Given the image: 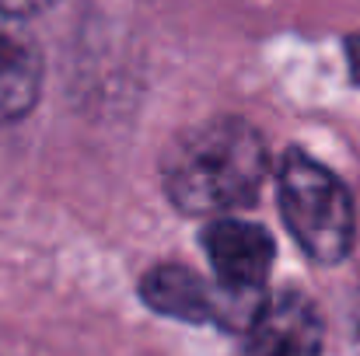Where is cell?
Returning a JSON list of instances; mask_svg holds the SVG:
<instances>
[{"instance_id": "cell-7", "label": "cell", "mask_w": 360, "mask_h": 356, "mask_svg": "<svg viewBox=\"0 0 360 356\" xmlns=\"http://www.w3.org/2000/svg\"><path fill=\"white\" fill-rule=\"evenodd\" d=\"M53 4H56V0H0L4 11H14V14H21V18L39 14V11H49Z\"/></svg>"}, {"instance_id": "cell-1", "label": "cell", "mask_w": 360, "mask_h": 356, "mask_svg": "<svg viewBox=\"0 0 360 356\" xmlns=\"http://www.w3.org/2000/svg\"><path fill=\"white\" fill-rule=\"evenodd\" d=\"M269 175L262 136L241 119H207L186 129L161 161L168 199L189 217H224L252 203Z\"/></svg>"}, {"instance_id": "cell-4", "label": "cell", "mask_w": 360, "mask_h": 356, "mask_svg": "<svg viewBox=\"0 0 360 356\" xmlns=\"http://www.w3.org/2000/svg\"><path fill=\"white\" fill-rule=\"evenodd\" d=\"M322 353V318L315 304L301 294H276L259 304L248 318L245 356H319Z\"/></svg>"}, {"instance_id": "cell-8", "label": "cell", "mask_w": 360, "mask_h": 356, "mask_svg": "<svg viewBox=\"0 0 360 356\" xmlns=\"http://www.w3.org/2000/svg\"><path fill=\"white\" fill-rule=\"evenodd\" d=\"M350 67H354V77H357V84H360V35L350 39Z\"/></svg>"}, {"instance_id": "cell-2", "label": "cell", "mask_w": 360, "mask_h": 356, "mask_svg": "<svg viewBox=\"0 0 360 356\" xmlns=\"http://www.w3.org/2000/svg\"><path fill=\"white\" fill-rule=\"evenodd\" d=\"M280 213L294 241L315 262H340L354 241V203L347 185L315 157L290 150L276 168Z\"/></svg>"}, {"instance_id": "cell-3", "label": "cell", "mask_w": 360, "mask_h": 356, "mask_svg": "<svg viewBox=\"0 0 360 356\" xmlns=\"http://www.w3.org/2000/svg\"><path fill=\"white\" fill-rule=\"evenodd\" d=\"M203 251L217 272V283L224 294H255L273 265V237L259 224L235 220V217H214L203 228Z\"/></svg>"}, {"instance_id": "cell-5", "label": "cell", "mask_w": 360, "mask_h": 356, "mask_svg": "<svg viewBox=\"0 0 360 356\" xmlns=\"http://www.w3.org/2000/svg\"><path fill=\"white\" fill-rule=\"evenodd\" d=\"M42 49L21 14L0 7V126L25 119L42 95Z\"/></svg>"}, {"instance_id": "cell-6", "label": "cell", "mask_w": 360, "mask_h": 356, "mask_svg": "<svg viewBox=\"0 0 360 356\" xmlns=\"http://www.w3.org/2000/svg\"><path fill=\"white\" fill-rule=\"evenodd\" d=\"M143 301L168 318L179 322H217L221 304L214 290L186 265H154L140 283Z\"/></svg>"}]
</instances>
